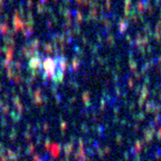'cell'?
<instances>
[{"mask_svg":"<svg viewBox=\"0 0 161 161\" xmlns=\"http://www.w3.org/2000/svg\"><path fill=\"white\" fill-rule=\"evenodd\" d=\"M38 68L46 77L61 81L64 77L66 70V61L63 57H46L43 61H38Z\"/></svg>","mask_w":161,"mask_h":161,"instance_id":"6da1fadb","label":"cell"}]
</instances>
